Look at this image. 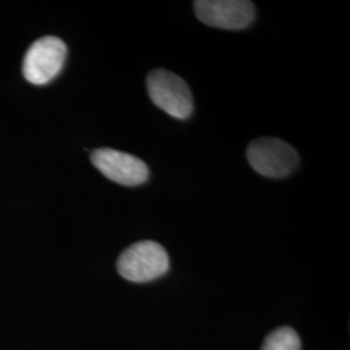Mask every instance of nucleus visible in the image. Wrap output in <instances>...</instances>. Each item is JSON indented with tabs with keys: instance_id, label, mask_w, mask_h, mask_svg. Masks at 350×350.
<instances>
[{
	"instance_id": "obj_1",
	"label": "nucleus",
	"mask_w": 350,
	"mask_h": 350,
	"mask_svg": "<svg viewBox=\"0 0 350 350\" xmlns=\"http://www.w3.org/2000/svg\"><path fill=\"white\" fill-rule=\"evenodd\" d=\"M121 276L134 283H146L163 276L169 270V256L156 241H138L124 250L117 261Z\"/></svg>"
},
{
	"instance_id": "obj_4",
	"label": "nucleus",
	"mask_w": 350,
	"mask_h": 350,
	"mask_svg": "<svg viewBox=\"0 0 350 350\" xmlns=\"http://www.w3.org/2000/svg\"><path fill=\"white\" fill-rule=\"evenodd\" d=\"M66 44L60 38L38 39L27 50L23 65L26 79L34 85H46L59 75L66 59Z\"/></svg>"
},
{
	"instance_id": "obj_6",
	"label": "nucleus",
	"mask_w": 350,
	"mask_h": 350,
	"mask_svg": "<svg viewBox=\"0 0 350 350\" xmlns=\"http://www.w3.org/2000/svg\"><path fill=\"white\" fill-rule=\"evenodd\" d=\"M94 166L113 182L122 186L143 185L148 176V166L138 157L121 150L100 148L91 153Z\"/></svg>"
},
{
	"instance_id": "obj_2",
	"label": "nucleus",
	"mask_w": 350,
	"mask_h": 350,
	"mask_svg": "<svg viewBox=\"0 0 350 350\" xmlns=\"http://www.w3.org/2000/svg\"><path fill=\"white\" fill-rule=\"evenodd\" d=\"M147 91L153 104L172 117L186 120L192 114V94L179 75L156 69L147 77Z\"/></svg>"
},
{
	"instance_id": "obj_7",
	"label": "nucleus",
	"mask_w": 350,
	"mask_h": 350,
	"mask_svg": "<svg viewBox=\"0 0 350 350\" xmlns=\"http://www.w3.org/2000/svg\"><path fill=\"white\" fill-rule=\"evenodd\" d=\"M300 349L301 341L297 332L291 327H280L267 335L261 350Z\"/></svg>"
},
{
	"instance_id": "obj_3",
	"label": "nucleus",
	"mask_w": 350,
	"mask_h": 350,
	"mask_svg": "<svg viewBox=\"0 0 350 350\" xmlns=\"http://www.w3.org/2000/svg\"><path fill=\"white\" fill-rule=\"evenodd\" d=\"M250 166L263 176L283 178L299 166L297 152L284 140L260 138L253 140L247 150Z\"/></svg>"
},
{
	"instance_id": "obj_5",
	"label": "nucleus",
	"mask_w": 350,
	"mask_h": 350,
	"mask_svg": "<svg viewBox=\"0 0 350 350\" xmlns=\"http://www.w3.org/2000/svg\"><path fill=\"white\" fill-rule=\"evenodd\" d=\"M193 8L201 23L226 30L245 29L256 16L253 3L247 0H198Z\"/></svg>"
}]
</instances>
